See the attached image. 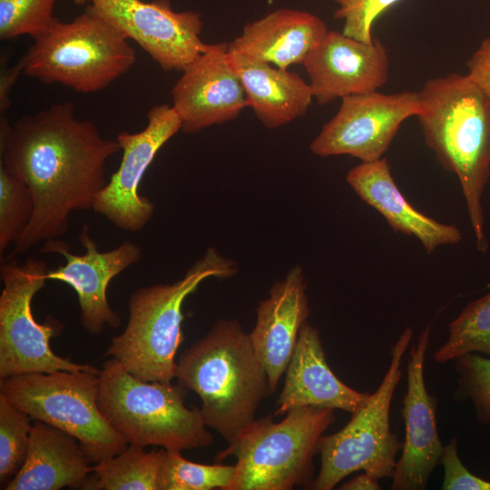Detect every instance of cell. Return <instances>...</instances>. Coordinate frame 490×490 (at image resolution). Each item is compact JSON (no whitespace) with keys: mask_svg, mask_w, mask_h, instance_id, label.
<instances>
[{"mask_svg":"<svg viewBox=\"0 0 490 490\" xmlns=\"http://www.w3.org/2000/svg\"><path fill=\"white\" fill-rule=\"evenodd\" d=\"M121 150L91 121L77 119L71 102L54 103L14 123L1 116L0 164L30 190L34 211L15 242L24 253L58 239L72 212L93 210L107 183L105 163Z\"/></svg>","mask_w":490,"mask_h":490,"instance_id":"obj_1","label":"cell"},{"mask_svg":"<svg viewBox=\"0 0 490 490\" xmlns=\"http://www.w3.org/2000/svg\"><path fill=\"white\" fill-rule=\"evenodd\" d=\"M416 115L426 145L459 180L476 248L487 250L482 196L490 177V95L468 74L428 80Z\"/></svg>","mask_w":490,"mask_h":490,"instance_id":"obj_2","label":"cell"},{"mask_svg":"<svg viewBox=\"0 0 490 490\" xmlns=\"http://www.w3.org/2000/svg\"><path fill=\"white\" fill-rule=\"evenodd\" d=\"M176 378L199 396L206 425L228 444L255 419L260 402L270 396L267 372L249 333L235 319H219L184 350Z\"/></svg>","mask_w":490,"mask_h":490,"instance_id":"obj_3","label":"cell"},{"mask_svg":"<svg viewBox=\"0 0 490 490\" xmlns=\"http://www.w3.org/2000/svg\"><path fill=\"white\" fill-rule=\"evenodd\" d=\"M237 271L233 260L209 248L175 282L138 289L128 301L127 325L112 338L105 355L142 380L171 383L176 377L175 356L182 341L184 300L205 279H227Z\"/></svg>","mask_w":490,"mask_h":490,"instance_id":"obj_4","label":"cell"},{"mask_svg":"<svg viewBox=\"0 0 490 490\" xmlns=\"http://www.w3.org/2000/svg\"><path fill=\"white\" fill-rule=\"evenodd\" d=\"M181 385L142 380L110 358L99 373L98 407L128 444L189 450L210 446L213 437L201 408L184 403Z\"/></svg>","mask_w":490,"mask_h":490,"instance_id":"obj_5","label":"cell"},{"mask_svg":"<svg viewBox=\"0 0 490 490\" xmlns=\"http://www.w3.org/2000/svg\"><path fill=\"white\" fill-rule=\"evenodd\" d=\"M334 420V409L316 407L293 408L279 422H274L272 415L255 418L215 457L218 463L236 458L228 490L311 488L313 458Z\"/></svg>","mask_w":490,"mask_h":490,"instance_id":"obj_6","label":"cell"},{"mask_svg":"<svg viewBox=\"0 0 490 490\" xmlns=\"http://www.w3.org/2000/svg\"><path fill=\"white\" fill-rule=\"evenodd\" d=\"M34 40L20 59L23 74L78 93L102 91L136 62L135 51L127 38L87 9L70 22L56 19Z\"/></svg>","mask_w":490,"mask_h":490,"instance_id":"obj_7","label":"cell"},{"mask_svg":"<svg viewBox=\"0 0 490 490\" xmlns=\"http://www.w3.org/2000/svg\"><path fill=\"white\" fill-rule=\"evenodd\" d=\"M99 374L90 371L24 373L0 379V394L27 413L75 437L96 464L129 445L98 407Z\"/></svg>","mask_w":490,"mask_h":490,"instance_id":"obj_8","label":"cell"},{"mask_svg":"<svg viewBox=\"0 0 490 490\" xmlns=\"http://www.w3.org/2000/svg\"><path fill=\"white\" fill-rule=\"evenodd\" d=\"M407 327L390 350V363L381 384L366 406L351 414L339 431L322 436L321 466L312 489L331 490L348 475L363 471L377 479L392 477L403 443L391 432L389 413L395 388L402 377L403 356L412 339Z\"/></svg>","mask_w":490,"mask_h":490,"instance_id":"obj_9","label":"cell"},{"mask_svg":"<svg viewBox=\"0 0 490 490\" xmlns=\"http://www.w3.org/2000/svg\"><path fill=\"white\" fill-rule=\"evenodd\" d=\"M49 270L45 261L34 258L23 264L15 260L1 264L0 379L35 372L100 373L93 366L74 363L52 350L50 338L60 334L62 323L50 317L44 324L34 319L32 300L48 280Z\"/></svg>","mask_w":490,"mask_h":490,"instance_id":"obj_10","label":"cell"},{"mask_svg":"<svg viewBox=\"0 0 490 490\" xmlns=\"http://www.w3.org/2000/svg\"><path fill=\"white\" fill-rule=\"evenodd\" d=\"M420 108L419 92L384 94L373 91L346 96L309 149L319 157L349 155L362 162L377 161L389 148L401 123L416 116Z\"/></svg>","mask_w":490,"mask_h":490,"instance_id":"obj_11","label":"cell"},{"mask_svg":"<svg viewBox=\"0 0 490 490\" xmlns=\"http://www.w3.org/2000/svg\"><path fill=\"white\" fill-rule=\"evenodd\" d=\"M87 10L135 41L165 71L182 72L210 44L199 12H177L170 0H92Z\"/></svg>","mask_w":490,"mask_h":490,"instance_id":"obj_12","label":"cell"},{"mask_svg":"<svg viewBox=\"0 0 490 490\" xmlns=\"http://www.w3.org/2000/svg\"><path fill=\"white\" fill-rule=\"evenodd\" d=\"M147 120L142 131L121 132L117 135L122 151V162L93 208L115 227L128 232L142 230L151 220L154 204L140 194L139 187L159 150L181 130L179 115L173 106L167 103L152 107Z\"/></svg>","mask_w":490,"mask_h":490,"instance_id":"obj_13","label":"cell"},{"mask_svg":"<svg viewBox=\"0 0 490 490\" xmlns=\"http://www.w3.org/2000/svg\"><path fill=\"white\" fill-rule=\"evenodd\" d=\"M79 241L84 248L83 255L72 253L67 242L58 239L44 242L42 253H57L64 257L65 264L49 270L48 280H59L74 289L81 309V323L90 335H99L105 327L118 328L120 316L111 308L107 299L110 281L142 258L141 248L123 241L113 250L100 251L83 224Z\"/></svg>","mask_w":490,"mask_h":490,"instance_id":"obj_14","label":"cell"},{"mask_svg":"<svg viewBox=\"0 0 490 490\" xmlns=\"http://www.w3.org/2000/svg\"><path fill=\"white\" fill-rule=\"evenodd\" d=\"M181 130L198 132L236 119L248 107L247 97L228 52L227 43L210 44L182 71L171 91Z\"/></svg>","mask_w":490,"mask_h":490,"instance_id":"obj_15","label":"cell"},{"mask_svg":"<svg viewBox=\"0 0 490 490\" xmlns=\"http://www.w3.org/2000/svg\"><path fill=\"white\" fill-rule=\"evenodd\" d=\"M429 340L430 327L426 326L409 351L407 390L401 411L406 436L401 457L391 477L393 490L425 489L445 451L436 427L437 399L427 392L424 380Z\"/></svg>","mask_w":490,"mask_h":490,"instance_id":"obj_16","label":"cell"},{"mask_svg":"<svg viewBox=\"0 0 490 490\" xmlns=\"http://www.w3.org/2000/svg\"><path fill=\"white\" fill-rule=\"evenodd\" d=\"M302 64L319 105L377 91L388 79L387 52L378 39L368 44L335 30L328 32Z\"/></svg>","mask_w":490,"mask_h":490,"instance_id":"obj_17","label":"cell"},{"mask_svg":"<svg viewBox=\"0 0 490 490\" xmlns=\"http://www.w3.org/2000/svg\"><path fill=\"white\" fill-rule=\"evenodd\" d=\"M306 289L303 270L293 266L257 307L255 326L249 336L267 372L270 395L276 391L310 313Z\"/></svg>","mask_w":490,"mask_h":490,"instance_id":"obj_18","label":"cell"},{"mask_svg":"<svg viewBox=\"0 0 490 490\" xmlns=\"http://www.w3.org/2000/svg\"><path fill=\"white\" fill-rule=\"evenodd\" d=\"M285 373L274 416H285L300 407L341 409L353 414L366 406L371 397L352 389L333 373L326 360L319 332L308 321L299 330Z\"/></svg>","mask_w":490,"mask_h":490,"instance_id":"obj_19","label":"cell"},{"mask_svg":"<svg viewBox=\"0 0 490 490\" xmlns=\"http://www.w3.org/2000/svg\"><path fill=\"white\" fill-rule=\"evenodd\" d=\"M328 30L324 21L306 11L281 8L247 24L229 52L247 60L287 70L303 64Z\"/></svg>","mask_w":490,"mask_h":490,"instance_id":"obj_20","label":"cell"},{"mask_svg":"<svg viewBox=\"0 0 490 490\" xmlns=\"http://www.w3.org/2000/svg\"><path fill=\"white\" fill-rule=\"evenodd\" d=\"M347 181L356 194L377 211L397 232L416 238L426 251L455 245L462 240L460 230L423 214L414 208L397 186L386 158L361 162L352 168Z\"/></svg>","mask_w":490,"mask_h":490,"instance_id":"obj_21","label":"cell"},{"mask_svg":"<svg viewBox=\"0 0 490 490\" xmlns=\"http://www.w3.org/2000/svg\"><path fill=\"white\" fill-rule=\"evenodd\" d=\"M80 442L68 433L34 420L23 466L5 490L79 487L93 470Z\"/></svg>","mask_w":490,"mask_h":490,"instance_id":"obj_22","label":"cell"},{"mask_svg":"<svg viewBox=\"0 0 490 490\" xmlns=\"http://www.w3.org/2000/svg\"><path fill=\"white\" fill-rule=\"evenodd\" d=\"M229 54L244 87L248 106L265 127L279 128L307 113L313 93L299 74Z\"/></svg>","mask_w":490,"mask_h":490,"instance_id":"obj_23","label":"cell"},{"mask_svg":"<svg viewBox=\"0 0 490 490\" xmlns=\"http://www.w3.org/2000/svg\"><path fill=\"white\" fill-rule=\"evenodd\" d=\"M165 448L145 451L129 444L118 455L96 463L82 485L88 490H157V479Z\"/></svg>","mask_w":490,"mask_h":490,"instance_id":"obj_24","label":"cell"},{"mask_svg":"<svg viewBox=\"0 0 490 490\" xmlns=\"http://www.w3.org/2000/svg\"><path fill=\"white\" fill-rule=\"evenodd\" d=\"M475 352L490 357V291L468 303L450 323L448 338L436 351L434 358L446 363Z\"/></svg>","mask_w":490,"mask_h":490,"instance_id":"obj_25","label":"cell"},{"mask_svg":"<svg viewBox=\"0 0 490 490\" xmlns=\"http://www.w3.org/2000/svg\"><path fill=\"white\" fill-rule=\"evenodd\" d=\"M235 466L205 465L185 459L180 450L165 449L157 490H228Z\"/></svg>","mask_w":490,"mask_h":490,"instance_id":"obj_26","label":"cell"},{"mask_svg":"<svg viewBox=\"0 0 490 490\" xmlns=\"http://www.w3.org/2000/svg\"><path fill=\"white\" fill-rule=\"evenodd\" d=\"M31 416L0 394V484L5 489L26 456Z\"/></svg>","mask_w":490,"mask_h":490,"instance_id":"obj_27","label":"cell"},{"mask_svg":"<svg viewBox=\"0 0 490 490\" xmlns=\"http://www.w3.org/2000/svg\"><path fill=\"white\" fill-rule=\"evenodd\" d=\"M34 211L29 188L0 164V254L21 236Z\"/></svg>","mask_w":490,"mask_h":490,"instance_id":"obj_28","label":"cell"},{"mask_svg":"<svg viewBox=\"0 0 490 490\" xmlns=\"http://www.w3.org/2000/svg\"><path fill=\"white\" fill-rule=\"evenodd\" d=\"M57 0H0V39L21 35L34 39L44 34L57 19Z\"/></svg>","mask_w":490,"mask_h":490,"instance_id":"obj_29","label":"cell"},{"mask_svg":"<svg viewBox=\"0 0 490 490\" xmlns=\"http://www.w3.org/2000/svg\"><path fill=\"white\" fill-rule=\"evenodd\" d=\"M456 395L474 404L478 422L490 425V357L467 353L456 358Z\"/></svg>","mask_w":490,"mask_h":490,"instance_id":"obj_30","label":"cell"},{"mask_svg":"<svg viewBox=\"0 0 490 490\" xmlns=\"http://www.w3.org/2000/svg\"><path fill=\"white\" fill-rule=\"evenodd\" d=\"M400 0H336L334 18L343 20L342 33L364 43H372L374 22Z\"/></svg>","mask_w":490,"mask_h":490,"instance_id":"obj_31","label":"cell"},{"mask_svg":"<svg viewBox=\"0 0 490 490\" xmlns=\"http://www.w3.org/2000/svg\"><path fill=\"white\" fill-rule=\"evenodd\" d=\"M440 464L444 466V490H490V481L475 475L462 463L455 436L445 446Z\"/></svg>","mask_w":490,"mask_h":490,"instance_id":"obj_32","label":"cell"},{"mask_svg":"<svg viewBox=\"0 0 490 490\" xmlns=\"http://www.w3.org/2000/svg\"><path fill=\"white\" fill-rule=\"evenodd\" d=\"M468 75L490 95V36L484 39L467 61Z\"/></svg>","mask_w":490,"mask_h":490,"instance_id":"obj_33","label":"cell"},{"mask_svg":"<svg viewBox=\"0 0 490 490\" xmlns=\"http://www.w3.org/2000/svg\"><path fill=\"white\" fill-rule=\"evenodd\" d=\"M0 81V111L1 114L10 106L9 93L17 78L23 74V66L19 61L10 68H4Z\"/></svg>","mask_w":490,"mask_h":490,"instance_id":"obj_34","label":"cell"},{"mask_svg":"<svg viewBox=\"0 0 490 490\" xmlns=\"http://www.w3.org/2000/svg\"><path fill=\"white\" fill-rule=\"evenodd\" d=\"M341 490H379L378 479L364 472L344 483Z\"/></svg>","mask_w":490,"mask_h":490,"instance_id":"obj_35","label":"cell"},{"mask_svg":"<svg viewBox=\"0 0 490 490\" xmlns=\"http://www.w3.org/2000/svg\"><path fill=\"white\" fill-rule=\"evenodd\" d=\"M92 0H74V4L78 5H86L87 3L90 4Z\"/></svg>","mask_w":490,"mask_h":490,"instance_id":"obj_36","label":"cell"},{"mask_svg":"<svg viewBox=\"0 0 490 490\" xmlns=\"http://www.w3.org/2000/svg\"><path fill=\"white\" fill-rule=\"evenodd\" d=\"M274 0H268L269 5H271Z\"/></svg>","mask_w":490,"mask_h":490,"instance_id":"obj_37","label":"cell"}]
</instances>
